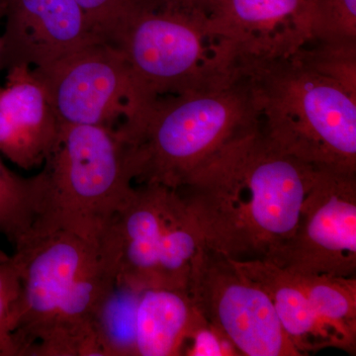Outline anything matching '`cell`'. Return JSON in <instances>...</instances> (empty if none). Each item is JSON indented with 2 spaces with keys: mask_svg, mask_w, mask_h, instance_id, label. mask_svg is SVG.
<instances>
[{
  "mask_svg": "<svg viewBox=\"0 0 356 356\" xmlns=\"http://www.w3.org/2000/svg\"><path fill=\"white\" fill-rule=\"evenodd\" d=\"M255 122L247 81L161 96L115 127L126 147L134 184L177 189L215 152Z\"/></svg>",
  "mask_w": 356,
  "mask_h": 356,
  "instance_id": "4",
  "label": "cell"
},
{
  "mask_svg": "<svg viewBox=\"0 0 356 356\" xmlns=\"http://www.w3.org/2000/svg\"><path fill=\"white\" fill-rule=\"evenodd\" d=\"M139 295L116 283L103 301L93 321L103 355H136L135 320Z\"/></svg>",
  "mask_w": 356,
  "mask_h": 356,
  "instance_id": "17",
  "label": "cell"
},
{
  "mask_svg": "<svg viewBox=\"0 0 356 356\" xmlns=\"http://www.w3.org/2000/svg\"><path fill=\"white\" fill-rule=\"evenodd\" d=\"M188 293L204 318L243 356H301L281 325L270 297L233 257L203 247Z\"/></svg>",
  "mask_w": 356,
  "mask_h": 356,
  "instance_id": "9",
  "label": "cell"
},
{
  "mask_svg": "<svg viewBox=\"0 0 356 356\" xmlns=\"http://www.w3.org/2000/svg\"><path fill=\"white\" fill-rule=\"evenodd\" d=\"M4 10H6L4 0H0V20L4 17ZM0 51H1V35H0Z\"/></svg>",
  "mask_w": 356,
  "mask_h": 356,
  "instance_id": "24",
  "label": "cell"
},
{
  "mask_svg": "<svg viewBox=\"0 0 356 356\" xmlns=\"http://www.w3.org/2000/svg\"><path fill=\"white\" fill-rule=\"evenodd\" d=\"M98 36L116 46L136 17L165 4V0H76Z\"/></svg>",
  "mask_w": 356,
  "mask_h": 356,
  "instance_id": "19",
  "label": "cell"
},
{
  "mask_svg": "<svg viewBox=\"0 0 356 356\" xmlns=\"http://www.w3.org/2000/svg\"><path fill=\"white\" fill-rule=\"evenodd\" d=\"M6 72L0 86V156L33 170L43 166L57 146L62 124L31 67Z\"/></svg>",
  "mask_w": 356,
  "mask_h": 356,
  "instance_id": "14",
  "label": "cell"
},
{
  "mask_svg": "<svg viewBox=\"0 0 356 356\" xmlns=\"http://www.w3.org/2000/svg\"><path fill=\"white\" fill-rule=\"evenodd\" d=\"M216 0H165V6L180 10L199 11L209 15Z\"/></svg>",
  "mask_w": 356,
  "mask_h": 356,
  "instance_id": "23",
  "label": "cell"
},
{
  "mask_svg": "<svg viewBox=\"0 0 356 356\" xmlns=\"http://www.w3.org/2000/svg\"><path fill=\"white\" fill-rule=\"evenodd\" d=\"M14 248L18 356H103L93 321L116 274L99 245L57 231L26 236Z\"/></svg>",
  "mask_w": 356,
  "mask_h": 356,
  "instance_id": "2",
  "label": "cell"
},
{
  "mask_svg": "<svg viewBox=\"0 0 356 356\" xmlns=\"http://www.w3.org/2000/svg\"><path fill=\"white\" fill-rule=\"evenodd\" d=\"M311 38L356 39V0H308Z\"/></svg>",
  "mask_w": 356,
  "mask_h": 356,
  "instance_id": "20",
  "label": "cell"
},
{
  "mask_svg": "<svg viewBox=\"0 0 356 356\" xmlns=\"http://www.w3.org/2000/svg\"><path fill=\"white\" fill-rule=\"evenodd\" d=\"M208 18L240 57L293 53L311 38L308 0H216Z\"/></svg>",
  "mask_w": 356,
  "mask_h": 356,
  "instance_id": "13",
  "label": "cell"
},
{
  "mask_svg": "<svg viewBox=\"0 0 356 356\" xmlns=\"http://www.w3.org/2000/svg\"><path fill=\"white\" fill-rule=\"evenodd\" d=\"M203 245L184 199L175 189L161 184L136 186L99 243L117 284L139 293L154 288L188 291Z\"/></svg>",
  "mask_w": 356,
  "mask_h": 356,
  "instance_id": "7",
  "label": "cell"
},
{
  "mask_svg": "<svg viewBox=\"0 0 356 356\" xmlns=\"http://www.w3.org/2000/svg\"><path fill=\"white\" fill-rule=\"evenodd\" d=\"M270 297L301 356L337 348L355 355L356 276L299 273L261 259H234Z\"/></svg>",
  "mask_w": 356,
  "mask_h": 356,
  "instance_id": "8",
  "label": "cell"
},
{
  "mask_svg": "<svg viewBox=\"0 0 356 356\" xmlns=\"http://www.w3.org/2000/svg\"><path fill=\"white\" fill-rule=\"evenodd\" d=\"M268 261L299 273L356 276V173L316 170L292 236Z\"/></svg>",
  "mask_w": 356,
  "mask_h": 356,
  "instance_id": "10",
  "label": "cell"
},
{
  "mask_svg": "<svg viewBox=\"0 0 356 356\" xmlns=\"http://www.w3.org/2000/svg\"><path fill=\"white\" fill-rule=\"evenodd\" d=\"M9 259H10V257L0 248V262L7 261H9Z\"/></svg>",
  "mask_w": 356,
  "mask_h": 356,
  "instance_id": "25",
  "label": "cell"
},
{
  "mask_svg": "<svg viewBox=\"0 0 356 356\" xmlns=\"http://www.w3.org/2000/svg\"><path fill=\"white\" fill-rule=\"evenodd\" d=\"M204 321L187 290H144L136 308V355H184L187 341Z\"/></svg>",
  "mask_w": 356,
  "mask_h": 356,
  "instance_id": "15",
  "label": "cell"
},
{
  "mask_svg": "<svg viewBox=\"0 0 356 356\" xmlns=\"http://www.w3.org/2000/svg\"><path fill=\"white\" fill-rule=\"evenodd\" d=\"M40 178L9 170L0 156V235L14 247L31 232L40 199Z\"/></svg>",
  "mask_w": 356,
  "mask_h": 356,
  "instance_id": "16",
  "label": "cell"
},
{
  "mask_svg": "<svg viewBox=\"0 0 356 356\" xmlns=\"http://www.w3.org/2000/svg\"><path fill=\"white\" fill-rule=\"evenodd\" d=\"M184 355L189 356H233L240 355L228 339L204 321L187 341Z\"/></svg>",
  "mask_w": 356,
  "mask_h": 356,
  "instance_id": "22",
  "label": "cell"
},
{
  "mask_svg": "<svg viewBox=\"0 0 356 356\" xmlns=\"http://www.w3.org/2000/svg\"><path fill=\"white\" fill-rule=\"evenodd\" d=\"M4 6L0 70L46 67L103 41L76 0H4Z\"/></svg>",
  "mask_w": 356,
  "mask_h": 356,
  "instance_id": "12",
  "label": "cell"
},
{
  "mask_svg": "<svg viewBox=\"0 0 356 356\" xmlns=\"http://www.w3.org/2000/svg\"><path fill=\"white\" fill-rule=\"evenodd\" d=\"M20 294L19 273L10 257L0 262V356H18L13 332Z\"/></svg>",
  "mask_w": 356,
  "mask_h": 356,
  "instance_id": "21",
  "label": "cell"
},
{
  "mask_svg": "<svg viewBox=\"0 0 356 356\" xmlns=\"http://www.w3.org/2000/svg\"><path fill=\"white\" fill-rule=\"evenodd\" d=\"M62 125L115 128L137 104L121 51L98 41L32 69Z\"/></svg>",
  "mask_w": 356,
  "mask_h": 356,
  "instance_id": "11",
  "label": "cell"
},
{
  "mask_svg": "<svg viewBox=\"0 0 356 356\" xmlns=\"http://www.w3.org/2000/svg\"><path fill=\"white\" fill-rule=\"evenodd\" d=\"M257 125L267 139L315 168L356 173V97L294 53L238 58Z\"/></svg>",
  "mask_w": 356,
  "mask_h": 356,
  "instance_id": "3",
  "label": "cell"
},
{
  "mask_svg": "<svg viewBox=\"0 0 356 356\" xmlns=\"http://www.w3.org/2000/svg\"><path fill=\"white\" fill-rule=\"evenodd\" d=\"M317 168L280 151L255 120L175 191L206 247L273 261L294 232Z\"/></svg>",
  "mask_w": 356,
  "mask_h": 356,
  "instance_id": "1",
  "label": "cell"
},
{
  "mask_svg": "<svg viewBox=\"0 0 356 356\" xmlns=\"http://www.w3.org/2000/svg\"><path fill=\"white\" fill-rule=\"evenodd\" d=\"M293 53L356 97V39L310 38Z\"/></svg>",
  "mask_w": 356,
  "mask_h": 356,
  "instance_id": "18",
  "label": "cell"
},
{
  "mask_svg": "<svg viewBox=\"0 0 356 356\" xmlns=\"http://www.w3.org/2000/svg\"><path fill=\"white\" fill-rule=\"evenodd\" d=\"M115 47L130 70L134 109L161 96L229 83L238 57L231 42L213 33L205 13L165 6L136 17Z\"/></svg>",
  "mask_w": 356,
  "mask_h": 356,
  "instance_id": "6",
  "label": "cell"
},
{
  "mask_svg": "<svg viewBox=\"0 0 356 356\" xmlns=\"http://www.w3.org/2000/svg\"><path fill=\"white\" fill-rule=\"evenodd\" d=\"M38 175V210L28 236L64 231L97 245L136 187L125 145L106 126L62 125Z\"/></svg>",
  "mask_w": 356,
  "mask_h": 356,
  "instance_id": "5",
  "label": "cell"
}]
</instances>
